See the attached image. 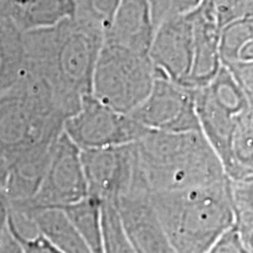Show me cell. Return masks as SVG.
Instances as JSON below:
<instances>
[{"label":"cell","mask_w":253,"mask_h":253,"mask_svg":"<svg viewBox=\"0 0 253 253\" xmlns=\"http://www.w3.org/2000/svg\"><path fill=\"white\" fill-rule=\"evenodd\" d=\"M147 130L129 114L104 106L91 94L84 97L78 112L63 125V132L80 150L131 144Z\"/></svg>","instance_id":"cell-7"},{"label":"cell","mask_w":253,"mask_h":253,"mask_svg":"<svg viewBox=\"0 0 253 253\" xmlns=\"http://www.w3.org/2000/svg\"><path fill=\"white\" fill-rule=\"evenodd\" d=\"M67 116L42 81L25 74L0 97V158L6 164L25 153L52 147Z\"/></svg>","instance_id":"cell-5"},{"label":"cell","mask_w":253,"mask_h":253,"mask_svg":"<svg viewBox=\"0 0 253 253\" xmlns=\"http://www.w3.org/2000/svg\"><path fill=\"white\" fill-rule=\"evenodd\" d=\"M25 52L23 33L11 19L0 21V97L23 78Z\"/></svg>","instance_id":"cell-18"},{"label":"cell","mask_w":253,"mask_h":253,"mask_svg":"<svg viewBox=\"0 0 253 253\" xmlns=\"http://www.w3.org/2000/svg\"><path fill=\"white\" fill-rule=\"evenodd\" d=\"M9 1H11L12 4L15 5V6H17V7H18V6H21V5L26 4L28 0H9Z\"/></svg>","instance_id":"cell-29"},{"label":"cell","mask_w":253,"mask_h":253,"mask_svg":"<svg viewBox=\"0 0 253 253\" xmlns=\"http://www.w3.org/2000/svg\"><path fill=\"white\" fill-rule=\"evenodd\" d=\"M155 73L149 55L103 42L91 80V95L104 106L130 114L145 100Z\"/></svg>","instance_id":"cell-6"},{"label":"cell","mask_w":253,"mask_h":253,"mask_svg":"<svg viewBox=\"0 0 253 253\" xmlns=\"http://www.w3.org/2000/svg\"><path fill=\"white\" fill-rule=\"evenodd\" d=\"M6 178H7V166H6V163L0 158V194L2 195H5Z\"/></svg>","instance_id":"cell-28"},{"label":"cell","mask_w":253,"mask_h":253,"mask_svg":"<svg viewBox=\"0 0 253 253\" xmlns=\"http://www.w3.org/2000/svg\"><path fill=\"white\" fill-rule=\"evenodd\" d=\"M129 115L149 130L201 131L196 114L195 89L158 75H155L149 95Z\"/></svg>","instance_id":"cell-8"},{"label":"cell","mask_w":253,"mask_h":253,"mask_svg":"<svg viewBox=\"0 0 253 253\" xmlns=\"http://www.w3.org/2000/svg\"><path fill=\"white\" fill-rule=\"evenodd\" d=\"M8 231L12 233L15 240L20 246L23 253H63L61 250H59L55 245H53L48 239L45 238L41 233L37 232L33 236L25 237L19 235L18 232L8 226Z\"/></svg>","instance_id":"cell-24"},{"label":"cell","mask_w":253,"mask_h":253,"mask_svg":"<svg viewBox=\"0 0 253 253\" xmlns=\"http://www.w3.org/2000/svg\"><path fill=\"white\" fill-rule=\"evenodd\" d=\"M253 21L244 18L220 28L219 62L253 101Z\"/></svg>","instance_id":"cell-13"},{"label":"cell","mask_w":253,"mask_h":253,"mask_svg":"<svg viewBox=\"0 0 253 253\" xmlns=\"http://www.w3.org/2000/svg\"><path fill=\"white\" fill-rule=\"evenodd\" d=\"M230 181L233 229L249 253H253V179Z\"/></svg>","instance_id":"cell-20"},{"label":"cell","mask_w":253,"mask_h":253,"mask_svg":"<svg viewBox=\"0 0 253 253\" xmlns=\"http://www.w3.org/2000/svg\"><path fill=\"white\" fill-rule=\"evenodd\" d=\"M54 145L37 148L6 164L7 178L5 196L8 208L23 207L36 196L46 173Z\"/></svg>","instance_id":"cell-15"},{"label":"cell","mask_w":253,"mask_h":253,"mask_svg":"<svg viewBox=\"0 0 253 253\" xmlns=\"http://www.w3.org/2000/svg\"><path fill=\"white\" fill-rule=\"evenodd\" d=\"M74 13V0H28L14 9L11 20L21 33H26L55 26Z\"/></svg>","instance_id":"cell-17"},{"label":"cell","mask_w":253,"mask_h":253,"mask_svg":"<svg viewBox=\"0 0 253 253\" xmlns=\"http://www.w3.org/2000/svg\"><path fill=\"white\" fill-rule=\"evenodd\" d=\"M207 253H249L233 226L224 233Z\"/></svg>","instance_id":"cell-25"},{"label":"cell","mask_w":253,"mask_h":253,"mask_svg":"<svg viewBox=\"0 0 253 253\" xmlns=\"http://www.w3.org/2000/svg\"><path fill=\"white\" fill-rule=\"evenodd\" d=\"M253 101L223 67L195 89L201 132L231 181L253 179Z\"/></svg>","instance_id":"cell-2"},{"label":"cell","mask_w":253,"mask_h":253,"mask_svg":"<svg viewBox=\"0 0 253 253\" xmlns=\"http://www.w3.org/2000/svg\"><path fill=\"white\" fill-rule=\"evenodd\" d=\"M21 213L39 232L63 253H91L61 209H11Z\"/></svg>","instance_id":"cell-16"},{"label":"cell","mask_w":253,"mask_h":253,"mask_svg":"<svg viewBox=\"0 0 253 253\" xmlns=\"http://www.w3.org/2000/svg\"><path fill=\"white\" fill-rule=\"evenodd\" d=\"M150 198L176 253H207L233 226L227 177L185 191L150 194Z\"/></svg>","instance_id":"cell-4"},{"label":"cell","mask_w":253,"mask_h":253,"mask_svg":"<svg viewBox=\"0 0 253 253\" xmlns=\"http://www.w3.org/2000/svg\"><path fill=\"white\" fill-rule=\"evenodd\" d=\"M0 253H23L18 242L8 231V227L0 237Z\"/></svg>","instance_id":"cell-26"},{"label":"cell","mask_w":253,"mask_h":253,"mask_svg":"<svg viewBox=\"0 0 253 253\" xmlns=\"http://www.w3.org/2000/svg\"><path fill=\"white\" fill-rule=\"evenodd\" d=\"M88 196L81 151L62 132L53 149L46 173L36 196L23 207L11 209H62Z\"/></svg>","instance_id":"cell-9"},{"label":"cell","mask_w":253,"mask_h":253,"mask_svg":"<svg viewBox=\"0 0 253 253\" xmlns=\"http://www.w3.org/2000/svg\"><path fill=\"white\" fill-rule=\"evenodd\" d=\"M102 253H136L112 203H101Z\"/></svg>","instance_id":"cell-21"},{"label":"cell","mask_w":253,"mask_h":253,"mask_svg":"<svg viewBox=\"0 0 253 253\" xmlns=\"http://www.w3.org/2000/svg\"><path fill=\"white\" fill-rule=\"evenodd\" d=\"M155 75L190 87L194 63V31L189 12L161 23L149 49Z\"/></svg>","instance_id":"cell-12"},{"label":"cell","mask_w":253,"mask_h":253,"mask_svg":"<svg viewBox=\"0 0 253 253\" xmlns=\"http://www.w3.org/2000/svg\"><path fill=\"white\" fill-rule=\"evenodd\" d=\"M79 235L84 240L91 253H102V226L101 203L87 196L82 201L62 208Z\"/></svg>","instance_id":"cell-19"},{"label":"cell","mask_w":253,"mask_h":253,"mask_svg":"<svg viewBox=\"0 0 253 253\" xmlns=\"http://www.w3.org/2000/svg\"><path fill=\"white\" fill-rule=\"evenodd\" d=\"M80 151L88 196L100 203H115L140 175L132 143Z\"/></svg>","instance_id":"cell-10"},{"label":"cell","mask_w":253,"mask_h":253,"mask_svg":"<svg viewBox=\"0 0 253 253\" xmlns=\"http://www.w3.org/2000/svg\"><path fill=\"white\" fill-rule=\"evenodd\" d=\"M219 27L244 18H252V0H217Z\"/></svg>","instance_id":"cell-23"},{"label":"cell","mask_w":253,"mask_h":253,"mask_svg":"<svg viewBox=\"0 0 253 253\" xmlns=\"http://www.w3.org/2000/svg\"><path fill=\"white\" fill-rule=\"evenodd\" d=\"M74 18L106 37L112 25L119 0H74Z\"/></svg>","instance_id":"cell-22"},{"label":"cell","mask_w":253,"mask_h":253,"mask_svg":"<svg viewBox=\"0 0 253 253\" xmlns=\"http://www.w3.org/2000/svg\"><path fill=\"white\" fill-rule=\"evenodd\" d=\"M150 194H169L225 178L223 167L201 131L149 130L132 143Z\"/></svg>","instance_id":"cell-3"},{"label":"cell","mask_w":253,"mask_h":253,"mask_svg":"<svg viewBox=\"0 0 253 253\" xmlns=\"http://www.w3.org/2000/svg\"><path fill=\"white\" fill-rule=\"evenodd\" d=\"M8 202L5 195L0 194V237L7 229V219H8Z\"/></svg>","instance_id":"cell-27"},{"label":"cell","mask_w":253,"mask_h":253,"mask_svg":"<svg viewBox=\"0 0 253 253\" xmlns=\"http://www.w3.org/2000/svg\"><path fill=\"white\" fill-rule=\"evenodd\" d=\"M155 25L149 0H119L103 42L149 55Z\"/></svg>","instance_id":"cell-14"},{"label":"cell","mask_w":253,"mask_h":253,"mask_svg":"<svg viewBox=\"0 0 253 253\" xmlns=\"http://www.w3.org/2000/svg\"><path fill=\"white\" fill-rule=\"evenodd\" d=\"M114 207L136 253H176L158 220L142 172Z\"/></svg>","instance_id":"cell-11"},{"label":"cell","mask_w":253,"mask_h":253,"mask_svg":"<svg viewBox=\"0 0 253 253\" xmlns=\"http://www.w3.org/2000/svg\"><path fill=\"white\" fill-rule=\"evenodd\" d=\"M23 41L25 74L42 81L71 118L91 94L103 34L73 17L53 27L23 33Z\"/></svg>","instance_id":"cell-1"}]
</instances>
